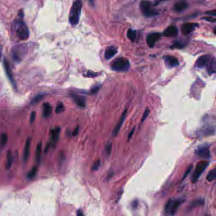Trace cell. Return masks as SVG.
Returning <instances> with one entry per match:
<instances>
[{
  "label": "cell",
  "instance_id": "22",
  "mask_svg": "<svg viewBox=\"0 0 216 216\" xmlns=\"http://www.w3.org/2000/svg\"><path fill=\"white\" fill-rule=\"evenodd\" d=\"M208 66V73L209 74H214L215 73V68H216V61L215 58H212L211 60L209 62Z\"/></svg>",
  "mask_w": 216,
  "mask_h": 216
},
{
  "label": "cell",
  "instance_id": "32",
  "mask_svg": "<svg viewBox=\"0 0 216 216\" xmlns=\"http://www.w3.org/2000/svg\"><path fill=\"white\" fill-rule=\"evenodd\" d=\"M204 203V200L202 199H198V200H195L192 203V204L191 205L190 208H192L193 207H197V206H200V205H203Z\"/></svg>",
  "mask_w": 216,
  "mask_h": 216
},
{
  "label": "cell",
  "instance_id": "31",
  "mask_svg": "<svg viewBox=\"0 0 216 216\" xmlns=\"http://www.w3.org/2000/svg\"><path fill=\"white\" fill-rule=\"evenodd\" d=\"M37 168L36 167H34V168L31 169L30 171L29 172L27 175V177H29V179H33V177H35V176L37 174Z\"/></svg>",
  "mask_w": 216,
  "mask_h": 216
},
{
  "label": "cell",
  "instance_id": "6",
  "mask_svg": "<svg viewBox=\"0 0 216 216\" xmlns=\"http://www.w3.org/2000/svg\"><path fill=\"white\" fill-rule=\"evenodd\" d=\"M184 199H176L174 201L171 200H169L168 202L165 205V211L166 212H168L171 215H174L175 214L176 212L177 211V208H179L180 205L184 202Z\"/></svg>",
  "mask_w": 216,
  "mask_h": 216
},
{
  "label": "cell",
  "instance_id": "30",
  "mask_svg": "<svg viewBox=\"0 0 216 216\" xmlns=\"http://www.w3.org/2000/svg\"><path fill=\"white\" fill-rule=\"evenodd\" d=\"M45 96V94H38L36 96H35L33 99L31 101V103L34 104V103H37L38 102H39L40 100H41L44 98V97Z\"/></svg>",
  "mask_w": 216,
  "mask_h": 216
},
{
  "label": "cell",
  "instance_id": "45",
  "mask_svg": "<svg viewBox=\"0 0 216 216\" xmlns=\"http://www.w3.org/2000/svg\"><path fill=\"white\" fill-rule=\"evenodd\" d=\"M77 216H84V214L81 210H79L78 212V214H77Z\"/></svg>",
  "mask_w": 216,
  "mask_h": 216
},
{
  "label": "cell",
  "instance_id": "21",
  "mask_svg": "<svg viewBox=\"0 0 216 216\" xmlns=\"http://www.w3.org/2000/svg\"><path fill=\"white\" fill-rule=\"evenodd\" d=\"M43 113L44 118H48L51 116L52 113V106L50 103H44L43 106Z\"/></svg>",
  "mask_w": 216,
  "mask_h": 216
},
{
  "label": "cell",
  "instance_id": "33",
  "mask_svg": "<svg viewBox=\"0 0 216 216\" xmlns=\"http://www.w3.org/2000/svg\"><path fill=\"white\" fill-rule=\"evenodd\" d=\"M101 87H102V85H96L93 87L91 90V94H96L99 91V90L100 89Z\"/></svg>",
  "mask_w": 216,
  "mask_h": 216
},
{
  "label": "cell",
  "instance_id": "11",
  "mask_svg": "<svg viewBox=\"0 0 216 216\" xmlns=\"http://www.w3.org/2000/svg\"><path fill=\"white\" fill-rule=\"evenodd\" d=\"M195 154L200 158L209 159L210 158V151L207 146H201L198 147L195 151Z\"/></svg>",
  "mask_w": 216,
  "mask_h": 216
},
{
  "label": "cell",
  "instance_id": "47",
  "mask_svg": "<svg viewBox=\"0 0 216 216\" xmlns=\"http://www.w3.org/2000/svg\"><path fill=\"white\" fill-rule=\"evenodd\" d=\"M1 57V47H0V58Z\"/></svg>",
  "mask_w": 216,
  "mask_h": 216
},
{
  "label": "cell",
  "instance_id": "34",
  "mask_svg": "<svg viewBox=\"0 0 216 216\" xmlns=\"http://www.w3.org/2000/svg\"><path fill=\"white\" fill-rule=\"evenodd\" d=\"M100 165V160H97V161L93 164V165L91 168L92 171H96L98 169L99 166Z\"/></svg>",
  "mask_w": 216,
  "mask_h": 216
},
{
  "label": "cell",
  "instance_id": "8",
  "mask_svg": "<svg viewBox=\"0 0 216 216\" xmlns=\"http://www.w3.org/2000/svg\"><path fill=\"white\" fill-rule=\"evenodd\" d=\"M160 37H161V34L159 32H152L146 36V40L148 46L150 48L154 47L156 42L159 40Z\"/></svg>",
  "mask_w": 216,
  "mask_h": 216
},
{
  "label": "cell",
  "instance_id": "40",
  "mask_svg": "<svg viewBox=\"0 0 216 216\" xmlns=\"http://www.w3.org/2000/svg\"><path fill=\"white\" fill-rule=\"evenodd\" d=\"M205 14H207V15H211V16H213V17H215L216 16V10H212V11L206 12H205Z\"/></svg>",
  "mask_w": 216,
  "mask_h": 216
},
{
  "label": "cell",
  "instance_id": "25",
  "mask_svg": "<svg viewBox=\"0 0 216 216\" xmlns=\"http://www.w3.org/2000/svg\"><path fill=\"white\" fill-rule=\"evenodd\" d=\"M127 36L128 37V39L131 41L134 42L136 37V31L132 29H128L127 32Z\"/></svg>",
  "mask_w": 216,
  "mask_h": 216
},
{
  "label": "cell",
  "instance_id": "28",
  "mask_svg": "<svg viewBox=\"0 0 216 216\" xmlns=\"http://www.w3.org/2000/svg\"><path fill=\"white\" fill-rule=\"evenodd\" d=\"M65 106L64 104H63V102H59L57 106H56V109H55V112L57 114H60V113H62L64 112V111H65Z\"/></svg>",
  "mask_w": 216,
  "mask_h": 216
},
{
  "label": "cell",
  "instance_id": "35",
  "mask_svg": "<svg viewBox=\"0 0 216 216\" xmlns=\"http://www.w3.org/2000/svg\"><path fill=\"white\" fill-rule=\"evenodd\" d=\"M149 113H150V110L148 109V108H146V109L143 115V116H142L141 122H143L146 119V118H147V116H148Z\"/></svg>",
  "mask_w": 216,
  "mask_h": 216
},
{
  "label": "cell",
  "instance_id": "20",
  "mask_svg": "<svg viewBox=\"0 0 216 216\" xmlns=\"http://www.w3.org/2000/svg\"><path fill=\"white\" fill-rule=\"evenodd\" d=\"M30 145H31V138H28L26 142L25 147H24V151L23 159H24V162H26L28 161V159H29V154H30Z\"/></svg>",
  "mask_w": 216,
  "mask_h": 216
},
{
  "label": "cell",
  "instance_id": "12",
  "mask_svg": "<svg viewBox=\"0 0 216 216\" xmlns=\"http://www.w3.org/2000/svg\"><path fill=\"white\" fill-rule=\"evenodd\" d=\"M163 60H164L165 64L170 68L176 67L179 65V62L177 58L172 56H163Z\"/></svg>",
  "mask_w": 216,
  "mask_h": 216
},
{
  "label": "cell",
  "instance_id": "44",
  "mask_svg": "<svg viewBox=\"0 0 216 216\" xmlns=\"http://www.w3.org/2000/svg\"><path fill=\"white\" fill-rule=\"evenodd\" d=\"M19 16L20 18H21V19H22L24 17V12H23L22 10H20V12L19 13Z\"/></svg>",
  "mask_w": 216,
  "mask_h": 216
},
{
  "label": "cell",
  "instance_id": "48",
  "mask_svg": "<svg viewBox=\"0 0 216 216\" xmlns=\"http://www.w3.org/2000/svg\"><path fill=\"white\" fill-rule=\"evenodd\" d=\"M214 34H215V28H214Z\"/></svg>",
  "mask_w": 216,
  "mask_h": 216
},
{
  "label": "cell",
  "instance_id": "26",
  "mask_svg": "<svg viewBox=\"0 0 216 216\" xmlns=\"http://www.w3.org/2000/svg\"><path fill=\"white\" fill-rule=\"evenodd\" d=\"M186 46V43L182 41H178L174 42V44L170 46L171 49H183L184 46Z\"/></svg>",
  "mask_w": 216,
  "mask_h": 216
},
{
  "label": "cell",
  "instance_id": "13",
  "mask_svg": "<svg viewBox=\"0 0 216 216\" xmlns=\"http://www.w3.org/2000/svg\"><path fill=\"white\" fill-rule=\"evenodd\" d=\"M4 67H5V72H6V74L7 76H8V79L10 80V82L12 83V84L13 85L14 87H15V80H14V78H13V76L11 67H10V65L8 61L5 58L4 59Z\"/></svg>",
  "mask_w": 216,
  "mask_h": 216
},
{
  "label": "cell",
  "instance_id": "18",
  "mask_svg": "<svg viewBox=\"0 0 216 216\" xmlns=\"http://www.w3.org/2000/svg\"><path fill=\"white\" fill-rule=\"evenodd\" d=\"M72 97L74 102L78 104V105L82 108H84L86 107V99L84 97L79 96L75 94H72Z\"/></svg>",
  "mask_w": 216,
  "mask_h": 216
},
{
  "label": "cell",
  "instance_id": "42",
  "mask_svg": "<svg viewBox=\"0 0 216 216\" xmlns=\"http://www.w3.org/2000/svg\"><path fill=\"white\" fill-rule=\"evenodd\" d=\"M78 133H79V127L78 126V127H77L75 128V130H74V131H73L72 135H74V136H76L78 134Z\"/></svg>",
  "mask_w": 216,
  "mask_h": 216
},
{
  "label": "cell",
  "instance_id": "46",
  "mask_svg": "<svg viewBox=\"0 0 216 216\" xmlns=\"http://www.w3.org/2000/svg\"><path fill=\"white\" fill-rule=\"evenodd\" d=\"M89 1L91 5H93L94 4V2H95V0H89Z\"/></svg>",
  "mask_w": 216,
  "mask_h": 216
},
{
  "label": "cell",
  "instance_id": "2",
  "mask_svg": "<svg viewBox=\"0 0 216 216\" xmlns=\"http://www.w3.org/2000/svg\"><path fill=\"white\" fill-rule=\"evenodd\" d=\"M14 27L16 31L17 36L20 39L26 41L29 37V30L26 23L21 20H16L14 23Z\"/></svg>",
  "mask_w": 216,
  "mask_h": 216
},
{
  "label": "cell",
  "instance_id": "29",
  "mask_svg": "<svg viewBox=\"0 0 216 216\" xmlns=\"http://www.w3.org/2000/svg\"><path fill=\"white\" fill-rule=\"evenodd\" d=\"M7 141H8V137L6 133H3L0 137V146L1 147H4L6 144Z\"/></svg>",
  "mask_w": 216,
  "mask_h": 216
},
{
  "label": "cell",
  "instance_id": "39",
  "mask_svg": "<svg viewBox=\"0 0 216 216\" xmlns=\"http://www.w3.org/2000/svg\"><path fill=\"white\" fill-rule=\"evenodd\" d=\"M191 169H192V165H191V166H189V168H188V169L186 170V171L185 172V173H184V176H183V180H184V178H185V177L188 175V174H189L190 173V171H191Z\"/></svg>",
  "mask_w": 216,
  "mask_h": 216
},
{
  "label": "cell",
  "instance_id": "7",
  "mask_svg": "<svg viewBox=\"0 0 216 216\" xmlns=\"http://www.w3.org/2000/svg\"><path fill=\"white\" fill-rule=\"evenodd\" d=\"M208 165V162L207 161H201L199 163H198V164L196 166L195 171L193 173V175L192 176V181L193 183H195L197 182V180L199 178V177L204 173V171L207 168Z\"/></svg>",
  "mask_w": 216,
  "mask_h": 216
},
{
  "label": "cell",
  "instance_id": "3",
  "mask_svg": "<svg viewBox=\"0 0 216 216\" xmlns=\"http://www.w3.org/2000/svg\"><path fill=\"white\" fill-rule=\"evenodd\" d=\"M139 8L143 15L147 18L155 17L159 15V12L154 8L153 3L148 0H142L139 3Z\"/></svg>",
  "mask_w": 216,
  "mask_h": 216
},
{
  "label": "cell",
  "instance_id": "1",
  "mask_svg": "<svg viewBox=\"0 0 216 216\" xmlns=\"http://www.w3.org/2000/svg\"><path fill=\"white\" fill-rule=\"evenodd\" d=\"M82 8V2L81 0H75L73 3L69 14V22L72 25H76L79 23Z\"/></svg>",
  "mask_w": 216,
  "mask_h": 216
},
{
  "label": "cell",
  "instance_id": "49",
  "mask_svg": "<svg viewBox=\"0 0 216 216\" xmlns=\"http://www.w3.org/2000/svg\"><path fill=\"white\" fill-rule=\"evenodd\" d=\"M160 1H163V0H160Z\"/></svg>",
  "mask_w": 216,
  "mask_h": 216
},
{
  "label": "cell",
  "instance_id": "36",
  "mask_svg": "<svg viewBox=\"0 0 216 216\" xmlns=\"http://www.w3.org/2000/svg\"><path fill=\"white\" fill-rule=\"evenodd\" d=\"M36 113L35 111H33V112L31 113L30 116V123L32 124L33 123V122L35 121V119H36Z\"/></svg>",
  "mask_w": 216,
  "mask_h": 216
},
{
  "label": "cell",
  "instance_id": "37",
  "mask_svg": "<svg viewBox=\"0 0 216 216\" xmlns=\"http://www.w3.org/2000/svg\"><path fill=\"white\" fill-rule=\"evenodd\" d=\"M202 19L204 20H206V21H207V22H212V23H214V22H215V21H216L215 19L212 18V17H203Z\"/></svg>",
  "mask_w": 216,
  "mask_h": 216
},
{
  "label": "cell",
  "instance_id": "4",
  "mask_svg": "<svg viewBox=\"0 0 216 216\" xmlns=\"http://www.w3.org/2000/svg\"><path fill=\"white\" fill-rule=\"evenodd\" d=\"M111 68L116 72H127L130 68V63L126 58H118L111 63Z\"/></svg>",
  "mask_w": 216,
  "mask_h": 216
},
{
  "label": "cell",
  "instance_id": "41",
  "mask_svg": "<svg viewBox=\"0 0 216 216\" xmlns=\"http://www.w3.org/2000/svg\"><path fill=\"white\" fill-rule=\"evenodd\" d=\"M106 151L107 152V154L108 155H110V153H111V144H109V145H108L107 147H106Z\"/></svg>",
  "mask_w": 216,
  "mask_h": 216
},
{
  "label": "cell",
  "instance_id": "43",
  "mask_svg": "<svg viewBox=\"0 0 216 216\" xmlns=\"http://www.w3.org/2000/svg\"><path fill=\"white\" fill-rule=\"evenodd\" d=\"M134 130H135V128H134L133 129H132V130H131V131L130 133H129V135H128V140H131V137H132V135H133V133H134Z\"/></svg>",
  "mask_w": 216,
  "mask_h": 216
},
{
  "label": "cell",
  "instance_id": "15",
  "mask_svg": "<svg viewBox=\"0 0 216 216\" xmlns=\"http://www.w3.org/2000/svg\"><path fill=\"white\" fill-rule=\"evenodd\" d=\"M178 34V30L176 26L170 25L169 26L163 31V35L167 37H176Z\"/></svg>",
  "mask_w": 216,
  "mask_h": 216
},
{
  "label": "cell",
  "instance_id": "17",
  "mask_svg": "<svg viewBox=\"0 0 216 216\" xmlns=\"http://www.w3.org/2000/svg\"><path fill=\"white\" fill-rule=\"evenodd\" d=\"M127 110L126 109H125L124 110V111L123 112V114H122V116H121V117L120 118V120L118 121V123L116 125V127H115L114 130V131H113L114 136H116L118 134V131H119L120 130V128L122 127V126H123V123H124L125 120V117H126V115H127Z\"/></svg>",
  "mask_w": 216,
  "mask_h": 216
},
{
  "label": "cell",
  "instance_id": "38",
  "mask_svg": "<svg viewBox=\"0 0 216 216\" xmlns=\"http://www.w3.org/2000/svg\"><path fill=\"white\" fill-rule=\"evenodd\" d=\"M98 74H96V73H95V72H88V73H87V74L85 75L86 76H88V77H95V76H97Z\"/></svg>",
  "mask_w": 216,
  "mask_h": 216
},
{
  "label": "cell",
  "instance_id": "5",
  "mask_svg": "<svg viewBox=\"0 0 216 216\" xmlns=\"http://www.w3.org/2000/svg\"><path fill=\"white\" fill-rule=\"evenodd\" d=\"M27 52V47L26 44H19L14 46L12 50V56L13 60L17 63L22 61L26 56Z\"/></svg>",
  "mask_w": 216,
  "mask_h": 216
},
{
  "label": "cell",
  "instance_id": "19",
  "mask_svg": "<svg viewBox=\"0 0 216 216\" xmlns=\"http://www.w3.org/2000/svg\"><path fill=\"white\" fill-rule=\"evenodd\" d=\"M117 53V49L114 46L108 47L105 52V58L107 60H109L113 58Z\"/></svg>",
  "mask_w": 216,
  "mask_h": 216
},
{
  "label": "cell",
  "instance_id": "24",
  "mask_svg": "<svg viewBox=\"0 0 216 216\" xmlns=\"http://www.w3.org/2000/svg\"><path fill=\"white\" fill-rule=\"evenodd\" d=\"M42 143L39 142L37 144L36 149V159L37 163H39L41 161V152H42Z\"/></svg>",
  "mask_w": 216,
  "mask_h": 216
},
{
  "label": "cell",
  "instance_id": "27",
  "mask_svg": "<svg viewBox=\"0 0 216 216\" xmlns=\"http://www.w3.org/2000/svg\"><path fill=\"white\" fill-rule=\"evenodd\" d=\"M216 178V169H213L209 171L207 176V180L208 182H212Z\"/></svg>",
  "mask_w": 216,
  "mask_h": 216
},
{
  "label": "cell",
  "instance_id": "23",
  "mask_svg": "<svg viewBox=\"0 0 216 216\" xmlns=\"http://www.w3.org/2000/svg\"><path fill=\"white\" fill-rule=\"evenodd\" d=\"M13 161V154L12 151H8L7 152L6 155V168L7 169H10L12 166Z\"/></svg>",
  "mask_w": 216,
  "mask_h": 216
},
{
  "label": "cell",
  "instance_id": "16",
  "mask_svg": "<svg viewBox=\"0 0 216 216\" xmlns=\"http://www.w3.org/2000/svg\"><path fill=\"white\" fill-rule=\"evenodd\" d=\"M188 7V3L186 0H181L174 5L173 8L176 12H182Z\"/></svg>",
  "mask_w": 216,
  "mask_h": 216
},
{
  "label": "cell",
  "instance_id": "9",
  "mask_svg": "<svg viewBox=\"0 0 216 216\" xmlns=\"http://www.w3.org/2000/svg\"><path fill=\"white\" fill-rule=\"evenodd\" d=\"M211 56L209 55H204L198 58L195 63V67L197 68H204L207 66L211 60Z\"/></svg>",
  "mask_w": 216,
  "mask_h": 216
},
{
  "label": "cell",
  "instance_id": "14",
  "mask_svg": "<svg viewBox=\"0 0 216 216\" xmlns=\"http://www.w3.org/2000/svg\"><path fill=\"white\" fill-rule=\"evenodd\" d=\"M60 133V128L57 127L51 130L50 131V144L52 146H55L56 143L57 142L59 138V135Z\"/></svg>",
  "mask_w": 216,
  "mask_h": 216
},
{
  "label": "cell",
  "instance_id": "10",
  "mask_svg": "<svg viewBox=\"0 0 216 216\" xmlns=\"http://www.w3.org/2000/svg\"><path fill=\"white\" fill-rule=\"evenodd\" d=\"M198 26V23H185L183 24V25L181 27V32L184 36H187L196 29Z\"/></svg>",
  "mask_w": 216,
  "mask_h": 216
}]
</instances>
